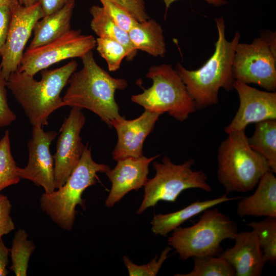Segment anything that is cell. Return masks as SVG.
<instances>
[{"instance_id": "d4e9b609", "label": "cell", "mask_w": 276, "mask_h": 276, "mask_svg": "<svg viewBox=\"0 0 276 276\" xmlns=\"http://www.w3.org/2000/svg\"><path fill=\"white\" fill-rule=\"evenodd\" d=\"M255 234L267 262H276V218L266 217L246 224Z\"/></svg>"}, {"instance_id": "e0dca14e", "label": "cell", "mask_w": 276, "mask_h": 276, "mask_svg": "<svg viewBox=\"0 0 276 276\" xmlns=\"http://www.w3.org/2000/svg\"><path fill=\"white\" fill-rule=\"evenodd\" d=\"M232 247L222 251L219 256L234 267L235 276H260L267 261L255 234L242 232L237 234Z\"/></svg>"}, {"instance_id": "ac0fdd59", "label": "cell", "mask_w": 276, "mask_h": 276, "mask_svg": "<svg viewBox=\"0 0 276 276\" xmlns=\"http://www.w3.org/2000/svg\"><path fill=\"white\" fill-rule=\"evenodd\" d=\"M271 170L260 179L254 193L241 197L237 206L241 217L252 216L276 218V177Z\"/></svg>"}, {"instance_id": "277c9868", "label": "cell", "mask_w": 276, "mask_h": 276, "mask_svg": "<svg viewBox=\"0 0 276 276\" xmlns=\"http://www.w3.org/2000/svg\"><path fill=\"white\" fill-rule=\"evenodd\" d=\"M247 139L245 130L233 132L218 147L217 177L226 195L252 191L271 170L267 160L249 146Z\"/></svg>"}, {"instance_id": "d590c367", "label": "cell", "mask_w": 276, "mask_h": 276, "mask_svg": "<svg viewBox=\"0 0 276 276\" xmlns=\"http://www.w3.org/2000/svg\"><path fill=\"white\" fill-rule=\"evenodd\" d=\"M9 249L0 238V276H6L8 273L7 267L9 263Z\"/></svg>"}, {"instance_id": "8d00e7d4", "label": "cell", "mask_w": 276, "mask_h": 276, "mask_svg": "<svg viewBox=\"0 0 276 276\" xmlns=\"http://www.w3.org/2000/svg\"><path fill=\"white\" fill-rule=\"evenodd\" d=\"M177 0H163L165 6L166 11H167L170 5ZM208 3L213 5V6L219 7L225 5L227 3L226 0H204Z\"/></svg>"}, {"instance_id": "7a4b0ae2", "label": "cell", "mask_w": 276, "mask_h": 276, "mask_svg": "<svg viewBox=\"0 0 276 276\" xmlns=\"http://www.w3.org/2000/svg\"><path fill=\"white\" fill-rule=\"evenodd\" d=\"M215 20L218 37L211 57L196 70H188L179 63L175 68L193 100L197 110L216 104L219 89L223 88L227 91L231 90L235 80L232 65L241 35L236 32L232 40L228 41L225 38L223 17Z\"/></svg>"}, {"instance_id": "4fadbf2b", "label": "cell", "mask_w": 276, "mask_h": 276, "mask_svg": "<svg viewBox=\"0 0 276 276\" xmlns=\"http://www.w3.org/2000/svg\"><path fill=\"white\" fill-rule=\"evenodd\" d=\"M57 135L54 130L44 131L43 127L33 126L32 137L28 143V164L24 168H18L21 179H28L41 186L47 193L56 190L54 159L50 146Z\"/></svg>"}, {"instance_id": "9a60e30c", "label": "cell", "mask_w": 276, "mask_h": 276, "mask_svg": "<svg viewBox=\"0 0 276 276\" xmlns=\"http://www.w3.org/2000/svg\"><path fill=\"white\" fill-rule=\"evenodd\" d=\"M162 113L145 110L136 119L128 120L122 117L112 120L111 127L117 132L118 140L112 153L113 159L118 161L143 155V145L148 135L153 130Z\"/></svg>"}, {"instance_id": "484cf974", "label": "cell", "mask_w": 276, "mask_h": 276, "mask_svg": "<svg viewBox=\"0 0 276 276\" xmlns=\"http://www.w3.org/2000/svg\"><path fill=\"white\" fill-rule=\"evenodd\" d=\"M194 267L189 272L175 276H235L232 265L220 256H204L193 258Z\"/></svg>"}, {"instance_id": "836d02e7", "label": "cell", "mask_w": 276, "mask_h": 276, "mask_svg": "<svg viewBox=\"0 0 276 276\" xmlns=\"http://www.w3.org/2000/svg\"><path fill=\"white\" fill-rule=\"evenodd\" d=\"M12 9L7 6H0V57L2 56L10 20Z\"/></svg>"}, {"instance_id": "ab89813d", "label": "cell", "mask_w": 276, "mask_h": 276, "mask_svg": "<svg viewBox=\"0 0 276 276\" xmlns=\"http://www.w3.org/2000/svg\"><path fill=\"white\" fill-rule=\"evenodd\" d=\"M19 1H20V0H18L19 3Z\"/></svg>"}, {"instance_id": "f35d334b", "label": "cell", "mask_w": 276, "mask_h": 276, "mask_svg": "<svg viewBox=\"0 0 276 276\" xmlns=\"http://www.w3.org/2000/svg\"><path fill=\"white\" fill-rule=\"evenodd\" d=\"M38 1V0H20L19 4L22 6L28 7L35 4Z\"/></svg>"}, {"instance_id": "cb8c5ba5", "label": "cell", "mask_w": 276, "mask_h": 276, "mask_svg": "<svg viewBox=\"0 0 276 276\" xmlns=\"http://www.w3.org/2000/svg\"><path fill=\"white\" fill-rule=\"evenodd\" d=\"M25 230L19 228L14 234L12 245L9 249L12 264L10 269L16 276H26L30 258L35 250L34 243L28 239Z\"/></svg>"}, {"instance_id": "52a82bcc", "label": "cell", "mask_w": 276, "mask_h": 276, "mask_svg": "<svg viewBox=\"0 0 276 276\" xmlns=\"http://www.w3.org/2000/svg\"><path fill=\"white\" fill-rule=\"evenodd\" d=\"M152 80L151 87L131 97V101L145 110L167 112L175 120L183 122L197 111L194 102L180 76L167 64L151 66L146 74Z\"/></svg>"}, {"instance_id": "603a6c76", "label": "cell", "mask_w": 276, "mask_h": 276, "mask_svg": "<svg viewBox=\"0 0 276 276\" xmlns=\"http://www.w3.org/2000/svg\"><path fill=\"white\" fill-rule=\"evenodd\" d=\"M249 146L263 156L269 167L276 172V120H267L255 123L254 132L248 137Z\"/></svg>"}, {"instance_id": "4dcf8cb0", "label": "cell", "mask_w": 276, "mask_h": 276, "mask_svg": "<svg viewBox=\"0 0 276 276\" xmlns=\"http://www.w3.org/2000/svg\"><path fill=\"white\" fill-rule=\"evenodd\" d=\"M6 88L7 79L0 68V127L11 125L16 118L9 106Z\"/></svg>"}, {"instance_id": "4316f807", "label": "cell", "mask_w": 276, "mask_h": 276, "mask_svg": "<svg viewBox=\"0 0 276 276\" xmlns=\"http://www.w3.org/2000/svg\"><path fill=\"white\" fill-rule=\"evenodd\" d=\"M18 168L11 153L9 132L7 130L0 140V192L19 182Z\"/></svg>"}, {"instance_id": "2e32d148", "label": "cell", "mask_w": 276, "mask_h": 276, "mask_svg": "<svg viewBox=\"0 0 276 276\" xmlns=\"http://www.w3.org/2000/svg\"><path fill=\"white\" fill-rule=\"evenodd\" d=\"M160 155L147 157H128L119 160L112 169L105 173L111 182L109 195L105 200L107 208L112 207L128 193L137 191L145 185L148 178L149 166Z\"/></svg>"}, {"instance_id": "8fae6325", "label": "cell", "mask_w": 276, "mask_h": 276, "mask_svg": "<svg viewBox=\"0 0 276 276\" xmlns=\"http://www.w3.org/2000/svg\"><path fill=\"white\" fill-rule=\"evenodd\" d=\"M43 17L39 2L12 8L11 20L4 45L0 68L6 79L17 71L24 51L36 23Z\"/></svg>"}, {"instance_id": "7402d4cb", "label": "cell", "mask_w": 276, "mask_h": 276, "mask_svg": "<svg viewBox=\"0 0 276 276\" xmlns=\"http://www.w3.org/2000/svg\"><path fill=\"white\" fill-rule=\"evenodd\" d=\"M90 27L98 37L116 40L122 44L127 52L128 60H132L137 54L130 40L128 33L119 27L108 16L102 7L94 5L90 9Z\"/></svg>"}, {"instance_id": "d6a6232c", "label": "cell", "mask_w": 276, "mask_h": 276, "mask_svg": "<svg viewBox=\"0 0 276 276\" xmlns=\"http://www.w3.org/2000/svg\"><path fill=\"white\" fill-rule=\"evenodd\" d=\"M11 208L8 198L0 192V238L15 228L11 216Z\"/></svg>"}, {"instance_id": "f1b7e54d", "label": "cell", "mask_w": 276, "mask_h": 276, "mask_svg": "<svg viewBox=\"0 0 276 276\" xmlns=\"http://www.w3.org/2000/svg\"><path fill=\"white\" fill-rule=\"evenodd\" d=\"M171 249V247L167 246L162 251L158 259L156 256L147 264L136 265L126 256L123 257V261L130 276H155L167 259Z\"/></svg>"}, {"instance_id": "ffe728a7", "label": "cell", "mask_w": 276, "mask_h": 276, "mask_svg": "<svg viewBox=\"0 0 276 276\" xmlns=\"http://www.w3.org/2000/svg\"><path fill=\"white\" fill-rule=\"evenodd\" d=\"M75 5L73 0L59 11L40 19L34 27V36L28 48L48 43L70 31Z\"/></svg>"}, {"instance_id": "ba28073f", "label": "cell", "mask_w": 276, "mask_h": 276, "mask_svg": "<svg viewBox=\"0 0 276 276\" xmlns=\"http://www.w3.org/2000/svg\"><path fill=\"white\" fill-rule=\"evenodd\" d=\"M195 161L189 158L179 164H174L166 156L160 162L155 161L154 176L148 179L144 186V195L138 214L154 206L160 201L174 202L185 190L199 189L206 193L212 192L206 174L202 170L192 169Z\"/></svg>"}, {"instance_id": "30bf717a", "label": "cell", "mask_w": 276, "mask_h": 276, "mask_svg": "<svg viewBox=\"0 0 276 276\" xmlns=\"http://www.w3.org/2000/svg\"><path fill=\"white\" fill-rule=\"evenodd\" d=\"M96 47V39L80 31L70 30L58 38L24 52L17 71L32 76L65 59L81 58Z\"/></svg>"}, {"instance_id": "1f68e13d", "label": "cell", "mask_w": 276, "mask_h": 276, "mask_svg": "<svg viewBox=\"0 0 276 276\" xmlns=\"http://www.w3.org/2000/svg\"><path fill=\"white\" fill-rule=\"evenodd\" d=\"M128 13L137 22L149 18L146 11L145 0H110Z\"/></svg>"}, {"instance_id": "f546056e", "label": "cell", "mask_w": 276, "mask_h": 276, "mask_svg": "<svg viewBox=\"0 0 276 276\" xmlns=\"http://www.w3.org/2000/svg\"><path fill=\"white\" fill-rule=\"evenodd\" d=\"M111 19L122 29L128 32L137 22L128 13L110 0H99Z\"/></svg>"}, {"instance_id": "74e56055", "label": "cell", "mask_w": 276, "mask_h": 276, "mask_svg": "<svg viewBox=\"0 0 276 276\" xmlns=\"http://www.w3.org/2000/svg\"><path fill=\"white\" fill-rule=\"evenodd\" d=\"M19 4L18 0H0V6H7L11 9Z\"/></svg>"}, {"instance_id": "d6986e66", "label": "cell", "mask_w": 276, "mask_h": 276, "mask_svg": "<svg viewBox=\"0 0 276 276\" xmlns=\"http://www.w3.org/2000/svg\"><path fill=\"white\" fill-rule=\"evenodd\" d=\"M241 197H228L224 194L212 199L197 200L177 211L154 215L151 222V230L155 235L167 236L183 223L204 210L224 202L239 200Z\"/></svg>"}, {"instance_id": "3957f363", "label": "cell", "mask_w": 276, "mask_h": 276, "mask_svg": "<svg viewBox=\"0 0 276 276\" xmlns=\"http://www.w3.org/2000/svg\"><path fill=\"white\" fill-rule=\"evenodd\" d=\"M77 66V62L72 60L60 67L43 71L40 80L18 71L7 79V88L22 107L33 126L43 127L53 112L65 106L60 94Z\"/></svg>"}, {"instance_id": "7c38bea8", "label": "cell", "mask_w": 276, "mask_h": 276, "mask_svg": "<svg viewBox=\"0 0 276 276\" xmlns=\"http://www.w3.org/2000/svg\"><path fill=\"white\" fill-rule=\"evenodd\" d=\"M81 109L72 107L60 129L56 152L53 155L56 189L65 182L86 147L80 136L85 123V117Z\"/></svg>"}, {"instance_id": "5b68a950", "label": "cell", "mask_w": 276, "mask_h": 276, "mask_svg": "<svg viewBox=\"0 0 276 276\" xmlns=\"http://www.w3.org/2000/svg\"><path fill=\"white\" fill-rule=\"evenodd\" d=\"M193 225L178 227L167 240L168 245L182 260L204 256H218L222 251L221 244L234 240L238 233L237 223L217 208L202 212Z\"/></svg>"}, {"instance_id": "6da1fadb", "label": "cell", "mask_w": 276, "mask_h": 276, "mask_svg": "<svg viewBox=\"0 0 276 276\" xmlns=\"http://www.w3.org/2000/svg\"><path fill=\"white\" fill-rule=\"evenodd\" d=\"M83 66L70 77L62 100L65 106L85 108L96 114L109 128L122 117L115 99L117 90L128 86L123 78L112 77L96 61L92 51L81 58Z\"/></svg>"}, {"instance_id": "83f0119b", "label": "cell", "mask_w": 276, "mask_h": 276, "mask_svg": "<svg viewBox=\"0 0 276 276\" xmlns=\"http://www.w3.org/2000/svg\"><path fill=\"white\" fill-rule=\"evenodd\" d=\"M96 47L100 56L106 60L110 72L119 69L122 60L127 56L125 47L116 40L98 37L96 39Z\"/></svg>"}, {"instance_id": "44dd1931", "label": "cell", "mask_w": 276, "mask_h": 276, "mask_svg": "<svg viewBox=\"0 0 276 276\" xmlns=\"http://www.w3.org/2000/svg\"><path fill=\"white\" fill-rule=\"evenodd\" d=\"M128 33L136 50H141L154 57L165 56L166 48L164 31L154 19L137 22Z\"/></svg>"}, {"instance_id": "8992f818", "label": "cell", "mask_w": 276, "mask_h": 276, "mask_svg": "<svg viewBox=\"0 0 276 276\" xmlns=\"http://www.w3.org/2000/svg\"><path fill=\"white\" fill-rule=\"evenodd\" d=\"M110 167L94 160L87 144L79 162L65 182L54 192H44L40 198L42 210L61 228L72 229L77 211L80 205L85 209L82 198L84 191L97 182V173H106Z\"/></svg>"}, {"instance_id": "5bb4252c", "label": "cell", "mask_w": 276, "mask_h": 276, "mask_svg": "<svg viewBox=\"0 0 276 276\" xmlns=\"http://www.w3.org/2000/svg\"><path fill=\"white\" fill-rule=\"evenodd\" d=\"M239 96L238 111L230 123L224 127L227 134L245 130L251 123L276 120V93L262 91L235 80L233 83Z\"/></svg>"}, {"instance_id": "9c48e42d", "label": "cell", "mask_w": 276, "mask_h": 276, "mask_svg": "<svg viewBox=\"0 0 276 276\" xmlns=\"http://www.w3.org/2000/svg\"><path fill=\"white\" fill-rule=\"evenodd\" d=\"M275 33L269 32L250 43L236 47L232 65L234 79L254 83L269 91L276 90Z\"/></svg>"}, {"instance_id": "e575fe53", "label": "cell", "mask_w": 276, "mask_h": 276, "mask_svg": "<svg viewBox=\"0 0 276 276\" xmlns=\"http://www.w3.org/2000/svg\"><path fill=\"white\" fill-rule=\"evenodd\" d=\"M73 0H38L43 17L54 13L61 9Z\"/></svg>"}]
</instances>
